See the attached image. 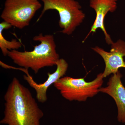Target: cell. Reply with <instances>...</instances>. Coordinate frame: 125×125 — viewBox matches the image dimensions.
Instances as JSON below:
<instances>
[{
    "label": "cell",
    "mask_w": 125,
    "mask_h": 125,
    "mask_svg": "<svg viewBox=\"0 0 125 125\" xmlns=\"http://www.w3.org/2000/svg\"><path fill=\"white\" fill-rule=\"evenodd\" d=\"M4 98V116L1 124L7 125H40L44 115L28 88L16 77L9 84Z\"/></svg>",
    "instance_id": "cell-1"
},
{
    "label": "cell",
    "mask_w": 125,
    "mask_h": 125,
    "mask_svg": "<svg viewBox=\"0 0 125 125\" xmlns=\"http://www.w3.org/2000/svg\"><path fill=\"white\" fill-rule=\"evenodd\" d=\"M33 40L40 43L34 47L32 51L12 50L9 51L7 56L16 64L26 69L30 68L35 74L44 67L56 65L60 58L54 36L40 33L34 36Z\"/></svg>",
    "instance_id": "cell-2"
},
{
    "label": "cell",
    "mask_w": 125,
    "mask_h": 125,
    "mask_svg": "<svg viewBox=\"0 0 125 125\" xmlns=\"http://www.w3.org/2000/svg\"><path fill=\"white\" fill-rule=\"evenodd\" d=\"M43 7L38 22L45 12L49 10L58 11L60 16L58 22L62 33L70 35L76 28L83 22L85 14L81 10V6L75 0H41Z\"/></svg>",
    "instance_id": "cell-3"
},
{
    "label": "cell",
    "mask_w": 125,
    "mask_h": 125,
    "mask_svg": "<svg viewBox=\"0 0 125 125\" xmlns=\"http://www.w3.org/2000/svg\"><path fill=\"white\" fill-rule=\"evenodd\" d=\"M102 73L97 75L91 82H87L84 78L62 77L54 84V87L62 96L68 101L84 102L100 92L103 83Z\"/></svg>",
    "instance_id": "cell-4"
},
{
    "label": "cell",
    "mask_w": 125,
    "mask_h": 125,
    "mask_svg": "<svg viewBox=\"0 0 125 125\" xmlns=\"http://www.w3.org/2000/svg\"><path fill=\"white\" fill-rule=\"evenodd\" d=\"M42 7L38 0H6L0 17L12 27L23 29Z\"/></svg>",
    "instance_id": "cell-5"
},
{
    "label": "cell",
    "mask_w": 125,
    "mask_h": 125,
    "mask_svg": "<svg viewBox=\"0 0 125 125\" xmlns=\"http://www.w3.org/2000/svg\"><path fill=\"white\" fill-rule=\"evenodd\" d=\"M92 49L102 57L105 67L102 73L104 78L117 73L120 68H125V42L119 39L111 45L110 51L107 52L99 47L96 46Z\"/></svg>",
    "instance_id": "cell-6"
},
{
    "label": "cell",
    "mask_w": 125,
    "mask_h": 125,
    "mask_svg": "<svg viewBox=\"0 0 125 125\" xmlns=\"http://www.w3.org/2000/svg\"><path fill=\"white\" fill-rule=\"evenodd\" d=\"M118 0H90V6L95 11L96 17L91 27L90 31L85 38L87 39L90 34L96 32V30L101 29L104 33L105 40L108 45H111L113 43L111 36L106 31L104 25L105 17L108 12H114L117 8Z\"/></svg>",
    "instance_id": "cell-7"
},
{
    "label": "cell",
    "mask_w": 125,
    "mask_h": 125,
    "mask_svg": "<svg viewBox=\"0 0 125 125\" xmlns=\"http://www.w3.org/2000/svg\"><path fill=\"white\" fill-rule=\"evenodd\" d=\"M56 66L55 71L52 74L48 73L47 79L42 83H36L29 73L23 76L25 80L30 87L35 90L36 93V98L39 102L43 103L46 102L47 100V92L48 88L65 74L69 65L64 59L60 58L57 63Z\"/></svg>",
    "instance_id": "cell-8"
},
{
    "label": "cell",
    "mask_w": 125,
    "mask_h": 125,
    "mask_svg": "<svg viewBox=\"0 0 125 125\" xmlns=\"http://www.w3.org/2000/svg\"><path fill=\"white\" fill-rule=\"evenodd\" d=\"M122 75L120 71L110 78L107 86L101 88L99 91L107 94L114 99L118 110L117 118L121 123H125V87L121 81Z\"/></svg>",
    "instance_id": "cell-9"
},
{
    "label": "cell",
    "mask_w": 125,
    "mask_h": 125,
    "mask_svg": "<svg viewBox=\"0 0 125 125\" xmlns=\"http://www.w3.org/2000/svg\"><path fill=\"white\" fill-rule=\"evenodd\" d=\"M12 27L11 24L4 21L0 23V48L5 56H7L9 51L18 50L22 46L20 42L16 39H13L11 41H9L3 36V30L9 29Z\"/></svg>",
    "instance_id": "cell-10"
}]
</instances>
